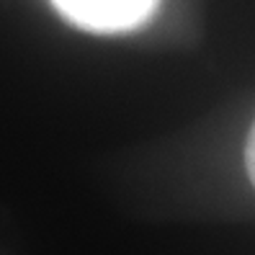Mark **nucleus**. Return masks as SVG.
I'll use <instances>...</instances> for the list:
<instances>
[{
    "mask_svg": "<svg viewBox=\"0 0 255 255\" xmlns=\"http://www.w3.org/2000/svg\"><path fill=\"white\" fill-rule=\"evenodd\" d=\"M54 8L78 28L93 34H119L144 23L157 0H52Z\"/></svg>",
    "mask_w": 255,
    "mask_h": 255,
    "instance_id": "obj_1",
    "label": "nucleus"
},
{
    "mask_svg": "<svg viewBox=\"0 0 255 255\" xmlns=\"http://www.w3.org/2000/svg\"><path fill=\"white\" fill-rule=\"evenodd\" d=\"M245 168H248V175H250V183L255 186V124L248 134V147H245Z\"/></svg>",
    "mask_w": 255,
    "mask_h": 255,
    "instance_id": "obj_2",
    "label": "nucleus"
}]
</instances>
